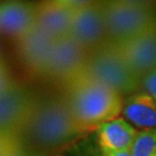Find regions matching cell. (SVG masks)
<instances>
[{"label": "cell", "mask_w": 156, "mask_h": 156, "mask_svg": "<svg viewBox=\"0 0 156 156\" xmlns=\"http://www.w3.org/2000/svg\"><path fill=\"white\" fill-rule=\"evenodd\" d=\"M62 90L37 95L17 133L24 149L36 156H50L82 136Z\"/></svg>", "instance_id": "obj_1"}, {"label": "cell", "mask_w": 156, "mask_h": 156, "mask_svg": "<svg viewBox=\"0 0 156 156\" xmlns=\"http://www.w3.org/2000/svg\"><path fill=\"white\" fill-rule=\"evenodd\" d=\"M80 129L96 132L103 124L123 116L124 96L87 75L60 88Z\"/></svg>", "instance_id": "obj_2"}, {"label": "cell", "mask_w": 156, "mask_h": 156, "mask_svg": "<svg viewBox=\"0 0 156 156\" xmlns=\"http://www.w3.org/2000/svg\"><path fill=\"white\" fill-rule=\"evenodd\" d=\"M106 34L110 43L120 44L156 26V6L151 1H102Z\"/></svg>", "instance_id": "obj_3"}, {"label": "cell", "mask_w": 156, "mask_h": 156, "mask_svg": "<svg viewBox=\"0 0 156 156\" xmlns=\"http://www.w3.org/2000/svg\"><path fill=\"white\" fill-rule=\"evenodd\" d=\"M83 74L124 97L142 90V79L129 67L117 45L110 42L88 52Z\"/></svg>", "instance_id": "obj_4"}, {"label": "cell", "mask_w": 156, "mask_h": 156, "mask_svg": "<svg viewBox=\"0 0 156 156\" xmlns=\"http://www.w3.org/2000/svg\"><path fill=\"white\" fill-rule=\"evenodd\" d=\"M88 52L71 37L57 39L51 55L48 81L60 88L71 83L83 74Z\"/></svg>", "instance_id": "obj_5"}, {"label": "cell", "mask_w": 156, "mask_h": 156, "mask_svg": "<svg viewBox=\"0 0 156 156\" xmlns=\"http://www.w3.org/2000/svg\"><path fill=\"white\" fill-rule=\"evenodd\" d=\"M69 36L87 52L109 42L102 1H81L73 17Z\"/></svg>", "instance_id": "obj_6"}, {"label": "cell", "mask_w": 156, "mask_h": 156, "mask_svg": "<svg viewBox=\"0 0 156 156\" xmlns=\"http://www.w3.org/2000/svg\"><path fill=\"white\" fill-rule=\"evenodd\" d=\"M37 95L26 86L15 83L0 94V134L17 135Z\"/></svg>", "instance_id": "obj_7"}, {"label": "cell", "mask_w": 156, "mask_h": 156, "mask_svg": "<svg viewBox=\"0 0 156 156\" xmlns=\"http://www.w3.org/2000/svg\"><path fill=\"white\" fill-rule=\"evenodd\" d=\"M56 39L38 27L16 42L19 59L33 76L46 79Z\"/></svg>", "instance_id": "obj_8"}, {"label": "cell", "mask_w": 156, "mask_h": 156, "mask_svg": "<svg viewBox=\"0 0 156 156\" xmlns=\"http://www.w3.org/2000/svg\"><path fill=\"white\" fill-rule=\"evenodd\" d=\"M80 2L74 0H50L36 4L37 27L56 41L69 36L74 13Z\"/></svg>", "instance_id": "obj_9"}, {"label": "cell", "mask_w": 156, "mask_h": 156, "mask_svg": "<svg viewBox=\"0 0 156 156\" xmlns=\"http://www.w3.org/2000/svg\"><path fill=\"white\" fill-rule=\"evenodd\" d=\"M116 45L129 67L141 79L156 69V26Z\"/></svg>", "instance_id": "obj_10"}, {"label": "cell", "mask_w": 156, "mask_h": 156, "mask_svg": "<svg viewBox=\"0 0 156 156\" xmlns=\"http://www.w3.org/2000/svg\"><path fill=\"white\" fill-rule=\"evenodd\" d=\"M36 27V4L23 1L0 2V34L17 42Z\"/></svg>", "instance_id": "obj_11"}, {"label": "cell", "mask_w": 156, "mask_h": 156, "mask_svg": "<svg viewBox=\"0 0 156 156\" xmlns=\"http://www.w3.org/2000/svg\"><path fill=\"white\" fill-rule=\"evenodd\" d=\"M95 133L103 155L109 156L118 151H129L138 129L124 117H118L103 124Z\"/></svg>", "instance_id": "obj_12"}, {"label": "cell", "mask_w": 156, "mask_h": 156, "mask_svg": "<svg viewBox=\"0 0 156 156\" xmlns=\"http://www.w3.org/2000/svg\"><path fill=\"white\" fill-rule=\"evenodd\" d=\"M123 117L138 131L156 129V102L144 90L129 95L124 102Z\"/></svg>", "instance_id": "obj_13"}, {"label": "cell", "mask_w": 156, "mask_h": 156, "mask_svg": "<svg viewBox=\"0 0 156 156\" xmlns=\"http://www.w3.org/2000/svg\"><path fill=\"white\" fill-rule=\"evenodd\" d=\"M50 156H104L95 132L86 133Z\"/></svg>", "instance_id": "obj_14"}, {"label": "cell", "mask_w": 156, "mask_h": 156, "mask_svg": "<svg viewBox=\"0 0 156 156\" xmlns=\"http://www.w3.org/2000/svg\"><path fill=\"white\" fill-rule=\"evenodd\" d=\"M129 153L131 156H156V129L138 131Z\"/></svg>", "instance_id": "obj_15"}, {"label": "cell", "mask_w": 156, "mask_h": 156, "mask_svg": "<svg viewBox=\"0 0 156 156\" xmlns=\"http://www.w3.org/2000/svg\"><path fill=\"white\" fill-rule=\"evenodd\" d=\"M142 90L151 95L156 102V69L142 78Z\"/></svg>", "instance_id": "obj_16"}, {"label": "cell", "mask_w": 156, "mask_h": 156, "mask_svg": "<svg viewBox=\"0 0 156 156\" xmlns=\"http://www.w3.org/2000/svg\"><path fill=\"white\" fill-rule=\"evenodd\" d=\"M9 156H36L34 155L33 153H30L29 151H27V149H24L22 146L17 149V151H15L13 154H11Z\"/></svg>", "instance_id": "obj_17"}, {"label": "cell", "mask_w": 156, "mask_h": 156, "mask_svg": "<svg viewBox=\"0 0 156 156\" xmlns=\"http://www.w3.org/2000/svg\"><path fill=\"white\" fill-rule=\"evenodd\" d=\"M109 156H131V153H129V151H118V153L111 154V155Z\"/></svg>", "instance_id": "obj_18"}, {"label": "cell", "mask_w": 156, "mask_h": 156, "mask_svg": "<svg viewBox=\"0 0 156 156\" xmlns=\"http://www.w3.org/2000/svg\"><path fill=\"white\" fill-rule=\"evenodd\" d=\"M0 60H2V59H1V56H0Z\"/></svg>", "instance_id": "obj_19"}]
</instances>
